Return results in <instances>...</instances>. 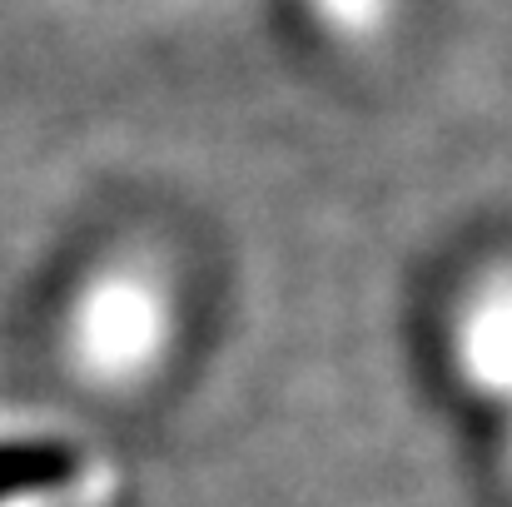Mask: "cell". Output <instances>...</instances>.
Here are the masks:
<instances>
[{"mask_svg":"<svg viewBox=\"0 0 512 507\" xmlns=\"http://www.w3.org/2000/svg\"><path fill=\"white\" fill-rule=\"evenodd\" d=\"M319 5H324L334 20H343V25H368L383 0H319Z\"/></svg>","mask_w":512,"mask_h":507,"instance_id":"4","label":"cell"},{"mask_svg":"<svg viewBox=\"0 0 512 507\" xmlns=\"http://www.w3.org/2000/svg\"><path fill=\"white\" fill-rule=\"evenodd\" d=\"M160 343V304L140 284H105L80 314V353L100 373L140 368Z\"/></svg>","mask_w":512,"mask_h":507,"instance_id":"1","label":"cell"},{"mask_svg":"<svg viewBox=\"0 0 512 507\" xmlns=\"http://www.w3.org/2000/svg\"><path fill=\"white\" fill-rule=\"evenodd\" d=\"M70 468L65 448H0V488L35 483V478H60Z\"/></svg>","mask_w":512,"mask_h":507,"instance_id":"3","label":"cell"},{"mask_svg":"<svg viewBox=\"0 0 512 507\" xmlns=\"http://www.w3.org/2000/svg\"><path fill=\"white\" fill-rule=\"evenodd\" d=\"M468 358L483 383L512 388V294L483 299V309L468 324Z\"/></svg>","mask_w":512,"mask_h":507,"instance_id":"2","label":"cell"}]
</instances>
